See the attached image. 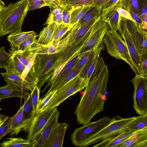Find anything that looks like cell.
Wrapping results in <instances>:
<instances>
[{"instance_id":"obj_5","label":"cell","mask_w":147,"mask_h":147,"mask_svg":"<svg viewBox=\"0 0 147 147\" xmlns=\"http://www.w3.org/2000/svg\"><path fill=\"white\" fill-rule=\"evenodd\" d=\"M88 80L77 75L63 86L57 90L42 111L57 107L69 97L82 90L86 86Z\"/></svg>"},{"instance_id":"obj_3","label":"cell","mask_w":147,"mask_h":147,"mask_svg":"<svg viewBox=\"0 0 147 147\" xmlns=\"http://www.w3.org/2000/svg\"><path fill=\"white\" fill-rule=\"evenodd\" d=\"M108 53L111 56L123 60L130 66L136 75H140L133 62L126 44L121 36L110 28L106 33L102 40Z\"/></svg>"},{"instance_id":"obj_40","label":"cell","mask_w":147,"mask_h":147,"mask_svg":"<svg viewBox=\"0 0 147 147\" xmlns=\"http://www.w3.org/2000/svg\"><path fill=\"white\" fill-rule=\"evenodd\" d=\"M37 36L34 32L21 45L17 50L23 51L29 47L35 41Z\"/></svg>"},{"instance_id":"obj_12","label":"cell","mask_w":147,"mask_h":147,"mask_svg":"<svg viewBox=\"0 0 147 147\" xmlns=\"http://www.w3.org/2000/svg\"><path fill=\"white\" fill-rule=\"evenodd\" d=\"M118 31L123 38L131 59L140 75L144 76L142 69L141 56L134 43L127 28L124 18L121 16Z\"/></svg>"},{"instance_id":"obj_42","label":"cell","mask_w":147,"mask_h":147,"mask_svg":"<svg viewBox=\"0 0 147 147\" xmlns=\"http://www.w3.org/2000/svg\"><path fill=\"white\" fill-rule=\"evenodd\" d=\"M12 117L9 118L7 120L0 125V141L2 137L8 133Z\"/></svg>"},{"instance_id":"obj_18","label":"cell","mask_w":147,"mask_h":147,"mask_svg":"<svg viewBox=\"0 0 147 147\" xmlns=\"http://www.w3.org/2000/svg\"><path fill=\"white\" fill-rule=\"evenodd\" d=\"M23 105L20 106L19 110L12 117L8 131L11 136L17 135L22 130L25 132L28 131L29 128L23 115Z\"/></svg>"},{"instance_id":"obj_22","label":"cell","mask_w":147,"mask_h":147,"mask_svg":"<svg viewBox=\"0 0 147 147\" xmlns=\"http://www.w3.org/2000/svg\"><path fill=\"white\" fill-rule=\"evenodd\" d=\"M28 91L9 83L0 87V99L1 100L13 97L23 98L25 93Z\"/></svg>"},{"instance_id":"obj_16","label":"cell","mask_w":147,"mask_h":147,"mask_svg":"<svg viewBox=\"0 0 147 147\" xmlns=\"http://www.w3.org/2000/svg\"><path fill=\"white\" fill-rule=\"evenodd\" d=\"M59 115L57 109L44 126L37 140L31 144V147H43L52 130L58 123Z\"/></svg>"},{"instance_id":"obj_37","label":"cell","mask_w":147,"mask_h":147,"mask_svg":"<svg viewBox=\"0 0 147 147\" xmlns=\"http://www.w3.org/2000/svg\"><path fill=\"white\" fill-rule=\"evenodd\" d=\"M80 73L73 68L69 73L57 85L52 91H56L67 84L71 79Z\"/></svg>"},{"instance_id":"obj_48","label":"cell","mask_w":147,"mask_h":147,"mask_svg":"<svg viewBox=\"0 0 147 147\" xmlns=\"http://www.w3.org/2000/svg\"><path fill=\"white\" fill-rule=\"evenodd\" d=\"M50 9L58 7L63 3L59 0H44Z\"/></svg>"},{"instance_id":"obj_53","label":"cell","mask_w":147,"mask_h":147,"mask_svg":"<svg viewBox=\"0 0 147 147\" xmlns=\"http://www.w3.org/2000/svg\"><path fill=\"white\" fill-rule=\"evenodd\" d=\"M61 3H66L67 0H59Z\"/></svg>"},{"instance_id":"obj_41","label":"cell","mask_w":147,"mask_h":147,"mask_svg":"<svg viewBox=\"0 0 147 147\" xmlns=\"http://www.w3.org/2000/svg\"><path fill=\"white\" fill-rule=\"evenodd\" d=\"M28 11L39 9L47 6L44 0H28Z\"/></svg>"},{"instance_id":"obj_36","label":"cell","mask_w":147,"mask_h":147,"mask_svg":"<svg viewBox=\"0 0 147 147\" xmlns=\"http://www.w3.org/2000/svg\"><path fill=\"white\" fill-rule=\"evenodd\" d=\"M137 15L143 21L147 22V0H138Z\"/></svg>"},{"instance_id":"obj_45","label":"cell","mask_w":147,"mask_h":147,"mask_svg":"<svg viewBox=\"0 0 147 147\" xmlns=\"http://www.w3.org/2000/svg\"><path fill=\"white\" fill-rule=\"evenodd\" d=\"M116 11L121 16L136 22L129 13L125 9L121 7H119L117 9Z\"/></svg>"},{"instance_id":"obj_52","label":"cell","mask_w":147,"mask_h":147,"mask_svg":"<svg viewBox=\"0 0 147 147\" xmlns=\"http://www.w3.org/2000/svg\"><path fill=\"white\" fill-rule=\"evenodd\" d=\"M5 7V6L0 3V11H1Z\"/></svg>"},{"instance_id":"obj_33","label":"cell","mask_w":147,"mask_h":147,"mask_svg":"<svg viewBox=\"0 0 147 147\" xmlns=\"http://www.w3.org/2000/svg\"><path fill=\"white\" fill-rule=\"evenodd\" d=\"M56 91H51L45 94L43 98L39 99L36 108V114L42 112L43 109L53 98Z\"/></svg>"},{"instance_id":"obj_50","label":"cell","mask_w":147,"mask_h":147,"mask_svg":"<svg viewBox=\"0 0 147 147\" xmlns=\"http://www.w3.org/2000/svg\"><path fill=\"white\" fill-rule=\"evenodd\" d=\"M9 118L7 116L0 115V125L5 122Z\"/></svg>"},{"instance_id":"obj_2","label":"cell","mask_w":147,"mask_h":147,"mask_svg":"<svg viewBox=\"0 0 147 147\" xmlns=\"http://www.w3.org/2000/svg\"><path fill=\"white\" fill-rule=\"evenodd\" d=\"M28 0L11 3L0 11V38L21 31L28 11Z\"/></svg>"},{"instance_id":"obj_30","label":"cell","mask_w":147,"mask_h":147,"mask_svg":"<svg viewBox=\"0 0 147 147\" xmlns=\"http://www.w3.org/2000/svg\"><path fill=\"white\" fill-rule=\"evenodd\" d=\"M147 126V112L143 115L136 116L125 130L136 131Z\"/></svg>"},{"instance_id":"obj_38","label":"cell","mask_w":147,"mask_h":147,"mask_svg":"<svg viewBox=\"0 0 147 147\" xmlns=\"http://www.w3.org/2000/svg\"><path fill=\"white\" fill-rule=\"evenodd\" d=\"M11 56L6 51L5 46L0 47V68L5 69L8 65Z\"/></svg>"},{"instance_id":"obj_57","label":"cell","mask_w":147,"mask_h":147,"mask_svg":"<svg viewBox=\"0 0 147 147\" xmlns=\"http://www.w3.org/2000/svg\"><path fill=\"white\" fill-rule=\"evenodd\" d=\"M1 99H0V101H1Z\"/></svg>"},{"instance_id":"obj_56","label":"cell","mask_w":147,"mask_h":147,"mask_svg":"<svg viewBox=\"0 0 147 147\" xmlns=\"http://www.w3.org/2000/svg\"><path fill=\"white\" fill-rule=\"evenodd\" d=\"M1 109L0 108V110H1Z\"/></svg>"},{"instance_id":"obj_51","label":"cell","mask_w":147,"mask_h":147,"mask_svg":"<svg viewBox=\"0 0 147 147\" xmlns=\"http://www.w3.org/2000/svg\"><path fill=\"white\" fill-rule=\"evenodd\" d=\"M75 0H67L66 3L71 5L73 3Z\"/></svg>"},{"instance_id":"obj_27","label":"cell","mask_w":147,"mask_h":147,"mask_svg":"<svg viewBox=\"0 0 147 147\" xmlns=\"http://www.w3.org/2000/svg\"><path fill=\"white\" fill-rule=\"evenodd\" d=\"M101 13V9L100 7L92 4L78 22L73 27H78L94 17L100 16Z\"/></svg>"},{"instance_id":"obj_54","label":"cell","mask_w":147,"mask_h":147,"mask_svg":"<svg viewBox=\"0 0 147 147\" xmlns=\"http://www.w3.org/2000/svg\"><path fill=\"white\" fill-rule=\"evenodd\" d=\"M93 2V4H94L96 3L98 0H92Z\"/></svg>"},{"instance_id":"obj_29","label":"cell","mask_w":147,"mask_h":147,"mask_svg":"<svg viewBox=\"0 0 147 147\" xmlns=\"http://www.w3.org/2000/svg\"><path fill=\"white\" fill-rule=\"evenodd\" d=\"M2 147H31V142L21 137L11 138L7 139L1 144Z\"/></svg>"},{"instance_id":"obj_9","label":"cell","mask_w":147,"mask_h":147,"mask_svg":"<svg viewBox=\"0 0 147 147\" xmlns=\"http://www.w3.org/2000/svg\"><path fill=\"white\" fill-rule=\"evenodd\" d=\"M109 25L100 18L92 26L85 42L81 47L79 54L91 51L102 42L103 37L107 31L110 29Z\"/></svg>"},{"instance_id":"obj_39","label":"cell","mask_w":147,"mask_h":147,"mask_svg":"<svg viewBox=\"0 0 147 147\" xmlns=\"http://www.w3.org/2000/svg\"><path fill=\"white\" fill-rule=\"evenodd\" d=\"M74 9L71 5L65 3L62 12L63 23L69 24L71 15Z\"/></svg>"},{"instance_id":"obj_20","label":"cell","mask_w":147,"mask_h":147,"mask_svg":"<svg viewBox=\"0 0 147 147\" xmlns=\"http://www.w3.org/2000/svg\"><path fill=\"white\" fill-rule=\"evenodd\" d=\"M135 131L125 130L117 135L102 141L93 146L120 147V146Z\"/></svg>"},{"instance_id":"obj_17","label":"cell","mask_w":147,"mask_h":147,"mask_svg":"<svg viewBox=\"0 0 147 147\" xmlns=\"http://www.w3.org/2000/svg\"><path fill=\"white\" fill-rule=\"evenodd\" d=\"M120 147H147V126L135 131Z\"/></svg>"},{"instance_id":"obj_46","label":"cell","mask_w":147,"mask_h":147,"mask_svg":"<svg viewBox=\"0 0 147 147\" xmlns=\"http://www.w3.org/2000/svg\"><path fill=\"white\" fill-rule=\"evenodd\" d=\"M142 72L144 76H147V53L141 55Z\"/></svg>"},{"instance_id":"obj_24","label":"cell","mask_w":147,"mask_h":147,"mask_svg":"<svg viewBox=\"0 0 147 147\" xmlns=\"http://www.w3.org/2000/svg\"><path fill=\"white\" fill-rule=\"evenodd\" d=\"M23 98L24 101L23 105V115L29 129L32 121L35 117L30 94L26 92L24 95Z\"/></svg>"},{"instance_id":"obj_8","label":"cell","mask_w":147,"mask_h":147,"mask_svg":"<svg viewBox=\"0 0 147 147\" xmlns=\"http://www.w3.org/2000/svg\"><path fill=\"white\" fill-rule=\"evenodd\" d=\"M100 18V16H96L78 27H73L68 34L59 42L58 49L60 51L67 46L77 44L87 38L93 24Z\"/></svg>"},{"instance_id":"obj_28","label":"cell","mask_w":147,"mask_h":147,"mask_svg":"<svg viewBox=\"0 0 147 147\" xmlns=\"http://www.w3.org/2000/svg\"><path fill=\"white\" fill-rule=\"evenodd\" d=\"M91 5H84L74 8L71 15L69 22L71 28L78 22Z\"/></svg>"},{"instance_id":"obj_6","label":"cell","mask_w":147,"mask_h":147,"mask_svg":"<svg viewBox=\"0 0 147 147\" xmlns=\"http://www.w3.org/2000/svg\"><path fill=\"white\" fill-rule=\"evenodd\" d=\"M111 119L109 117L105 116L96 121H90L76 128L71 135L72 143L75 146L80 147L87 139L107 126Z\"/></svg>"},{"instance_id":"obj_4","label":"cell","mask_w":147,"mask_h":147,"mask_svg":"<svg viewBox=\"0 0 147 147\" xmlns=\"http://www.w3.org/2000/svg\"><path fill=\"white\" fill-rule=\"evenodd\" d=\"M136 116L123 118L119 116L111 119L109 124L85 141L80 147H86L115 136L124 131Z\"/></svg>"},{"instance_id":"obj_25","label":"cell","mask_w":147,"mask_h":147,"mask_svg":"<svg viewBox=\"0 0 147 147\" xmlns=\"http://www.w3.org/2000/svg\"><path fill=\"white\" fill-rule=\"evenodd\" d=\"M71 28L69 24L63 23L57 25L55 23L52 41L50 43H53L58 48L59 42Z\"/></svg>"},{"instance_id":"obj_11","label":"cell","mask_w":147,"mask_h":147,"mask_svg":"<svg viewBox=\"0 0 147 147\" xmlns=\"http://www.w3.org/2000/svg\"><path fill=\"white\" fill-rule=\"evenodd\" d=\"M128 31L141 55L147 53V32L141 28L136 23L125 18Z\"/></svg>"},{"instance_id":"obj_43","label":"cell","mask_w":147,"mask_h":147,"mask_svg":"<svg viewBox=\"0 0 147 147\" xmlns=\"http://www.w3.org/2000/svg\"><path fill=\"white\" fill-rule=\"evenodd\" d=\"M53 23L57 25L63 23L62 13L51 17L48 18L46 23L44 25L50 24Z\"/></svg>"},{"instance_id":"obj_32","label":"cell","mask_w":147,"mask_h":147,"mask_svg":"<svg viewBox=\"0 0 147 147\" xmlns=\"http://www.w3.org/2000/svg\"><path fill=\"white\" fill-rule=\"evenodd\" d=\"M120 19L121 16L116 11L109 17L105 22L109 25L111 28L117 31L119 28Z\"/></svg>"},{"instance_id":"obj_55","label":"cell","mask_w":147,"mask_h":147,"mask_svg":"<svg viewBox=\"0 0 147 147\" xmlns=\"http://www.w3.org/2000/svg\"><path fill=\"white\" fill-rule=\"evenodd\" d=\"M0 3L5 6V3L2 0H0Z\"/></svg>"},{"instance_id":"obj_49","label":"cell","mask_w":147,"mask_h":147,"mask_svg":"<svg viewBox=\"0 0 147 147\" xmlns=\"http://www.w3.org/2000/svg\"><path fill=\"white\" fill-rule=\"evenodd\" d=\"M133 11L138 14V0H127Z\"/></svg>"},{"instance_id":"obj_19","label":"cell","mask_w":147,"mask_h":147,"mask_svg":"<svg viewBox=\"0 0 147 147\" xmlns=\"http://www.w3.org/2000/svg\"><path fill=\"white\" fill-rule=\"evenodd\" d=\"M5 69V72H1L0 74L7 83L27 91L29 90L31 91L33 90L34 86L24 80L21 76L7 68Z\"/></svg>"},{"instance_id":"obj_23","label":"cell","mask_w":147,"mask_h":147,"mask_svg":"<svg viewBox=\"0 0 147 147\" xmlns=\"http://www.w3.org/2000/svg\"><path fill=\"white\" fill-rule=\"evenodd\" d=\"M83 56V55L80 54L72 59L66 63L50 86L49 89L45 94H48L53 90L58 83L71 71L78 60Z\"/></svg>"},{"instance_id":"obj_58","label":"cell","mask_w":147,"mask_h":147,"mask_svg":"<svg viewBox=\"0 0 147 147\" xmlns=\"http://www.w3.org/2000/svg\"></svg>"},{"instance_id":"obj_13","label":"cell","mask_w":147,"mask_h":147,"mask_svg":"<svg viewBox=\"0 0 147 147\" xmlns=\"http://www.w3.org/2000/svg\"><path fill=\"white\" fill-rule=\"evenodd\" d=\"M58 53L36 55L32 67L38 81L48 72L55 62Z\"/></svg>"},{"instance_id":"obj_26","label":"cell","mask_w":147,"mask_h":147,"mask_svg":"<svg viewBox=\"0 0 147 147\" xmlns=\"http://www.w3.org/2000/svg\"><path fill=\"white\" fill-rule=\"evenodd\" d=\"M55 25L54 23L47 24L38 34V38L36 40V42L46 45H49L52 41Z\"/></svg>"},{"instance_id":"obj_31","label":"cell","mask_w":147,"mask_h":147,"mask_svg":"<svg viewBox=\"0 0 147 147\" xmlns=\"http://www.w3.org/2000/svg\"><path fill=\"white\" fill-rule=\"evenodd\" d=\"M25 67L26 66L16 57L13 55H11L8 65L5 69H8L13 72L21 76Z\"/></svg>"},{"instance_id":"obj_10","label":"cell","mask_w":147,"mask_h":147,"mask_svg":"<svg viewBox=\"0 0 147 147\" xmlns=\"http://www.w3.org/2000/svg\"><path fill=\"white\" fill-rule=\"evenodd\" d=\"M57 109V107H56L46 110L35 116L26 139L31 144L37 140L44 126Z\"/></svg>"},{"instance_id":"obj_14","label":"cell","mask_w":147,"mask_h":147,"mask_svg":"<svg viewBox=\"0 0 147 147\" xmlns=\"http://www.w3.org/2000/svg\"><path fill=\"white\" fill-rule=\"evenodd\" d=\"M69 125L66 123H58L53 128L43 147H62L64 136Z\"/></svg>"},{"instance_id":"obj_1","label":"cell","mask_w":147,"mask_h":147,"mask_svg":"<svg viewBox=\"0 0 147 147\" xmlns=\"http://www.w3.org/2000/svg\"><path fill=\"white\" fill-rule=\"evenodd\" d=\"M109 72L103 58L100 56L74 113L78 123L84 125L102 111L106 100Z\"/></svg>"},{"instance_id":"obj_21","label":"cell","mask_w":147,"mask_h":147,"mask_svg":"<svg viewBox=\"0 0 147 147\" xmlns=\"http://www.w3.org/2000/svg\"><path fill=\"white\" fill-rule=\"evenodd\" d=\"M34 32V31H20L10 34L7 36V39L10 43V50H17L21 45Z\"/></svg>"},{"instance_id":"obj_15","label":"cell","mask_w":147,"mask_h":147,"mask_svg":"<svg viewBox=\"0 0 147 147\" xmlns=\"http://www.w3.org/2000/svg\"><path fill=\"white\" fill-rule=\"evenodd\" d=\"M104 49L102 42L90 52L84 68L79 74L80 77L89 81L96 65L100 53Z\"/></svg>"},{"instance_id":"obj_35","label":"cell","mask_w":147,"mask_h":147,"mask_svg":"<svg viewBox=\"0 0 147 147\" xmlns=\"http://www.w3.org/2000/svg\"><path fill=\"white\" fill-rule=\"evenodd\" d=\"M40 89L37 86H36L31 91L30 94V98L34 116L36 115V108L38 102L40 99Z\"/></svg>"},{"instance_id":"obj_47","label":"cell","mask_w":147,"mask_h":147,"mask_svg":"<svg viewBox=\"0 0 147 147\" xmlns=\"http://www.w3.org/2000/svg\"><path fill=\"white\" fill-rule=\"evenodd\" d=\"M93 4L92 0H75L71 5L75 8L84 5Z\"/></svg>"},{"instance_id":"obj_7","label":"cell","mask_w":147,"mask_h":147,"mask_svg":"<svg viewBox=\"0 0 147 147\" xmlns=\"http://www.w3.org/2000/svg\"><path fill=\"white\" fill-rule=\"evenodd\" d=\"M130 81L134 88L133 107L137 114L143 115L147 112V76L136 75Z\"/></svg>"},{"instance_id":"obj_44","label":"cell","mask_w":147,"mask_h":147,"mask_svg":"<svg viewBox=\"0 0 147 147\" xmlns=\"http://www.w3.org/2000/svg\"><path fill=\"white\" fill-rule=\"evenodd\" d=\"M119 0H108L102 6L101 13L102 14L117 4Z\"/></svg>"},{"instance_id":"obj_34","label":"cell","mask_w":147,"mask_h":147,"mask_svg":"<svg viewBox=\"0 0 147 147\" xmlns=\"http://www.w3.org/2000/svg\"><path fill=\"white\" fill-rule=\"evenodd\" d=\"M9 53L14 55L17 58L26 66L31 60L36 55H28L17 50L9 51Z\"/></svg>"}]
</instances>
